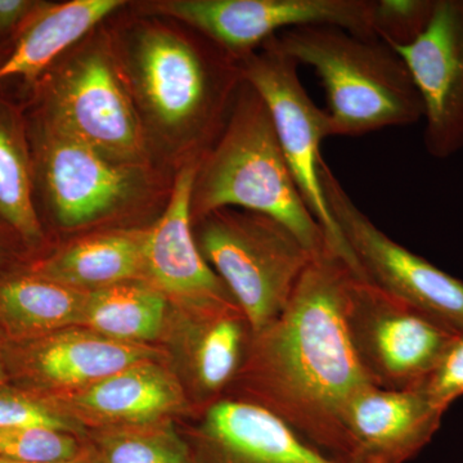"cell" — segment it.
I'll return each instance as SVG.
<instances>
[{"label":"cell","instance_id":"cell-19","mask_svg":"<svg viewBox=\"0 0 463 463\" xmlns=\"http://www.w3.org/2000/svg\"><path fill=\"white\" fill-rule=\"evenodd\" d=\"M146 240L147 230L90 234L36 261L30 272L85 292L143 281Z\"/></svg>","mask_w":463,"mask_h":463},{"label":"cell","instance_id":"cell-2","mask_svg":"<svg viewBox=\"0 0 463 463\" xmlns=\"http://www.w3.org/2000/svg\"><path fill=\"white\" fill-rule=\"evenodd\" d=\"M223 209L248 210L281 222L315 254L325 234L295 184L263 99L243 81L223 130L199 161L194 221Z\"/></svg>","mask_w":463,"mask_h":463},{"label":"cell","instance_id":"cell-25","mask_svg":"<svg viewBox=\"0 0 463 463\" xmlns=\"http://www.w3.org/2000/svg\"><path fill=\"white\" fill-rule=\"evenodd\" d=\"M83 440L70 432L47 428L0 430V459L17 463H62L75 459Z\"/></svg>","mask_w":463,"mask_h":463},{"label":"cell","instance_id":"cell-18","mask_svg":"<svg viewBox=\"0 0 463 463\" xmlns=\"http://www.w3.org/2000/svg\"><path fill=\"white\" fill-rule=\"evenodd\" d=\"M446 410L421 389L364 390L346 416L352 463H407L428 446Z\"/></svg>","mask_w":463,"mask_h":463},{"label":"cell","instance_id":"cell-28","mask_svg":"<svg viewBox=\"0 0 463 463\" xmlns=\"http://www.w3.org/2000/svg\"><path fill=\"white\" fill-rule=\"evenodd\" d=\"M443 410L463 395V334L457 335L435 370L420 388Z\"/></svg>","mask_w":463,"mask_h":463},{"label":"cell","instance_id":"cell-9","mask_svg":"<svg viewBox=\"0 0 463 463\" xmlns=\"http://www.w3.org/2000/svg\"><path fill=\"white\" fill-rule=\"evenodd\" d=\"M33 184L57 223L80 228L123 210L141 191L136 166L116 163L33 114L27 123Z\"/></svg>","mask_w":463,"mask_h":463},{"label":"cell","instance_id":"cell-7","mask_svg":"<svg viewBox=\"0 0 463 463\" xmlns=\"http://www.w3.org/2000/svg\"><path fill=\"white\" fill-rule=\"evenodd\" d=\"M321 183L346 248L362 279L422 313L455 334H463V282L390 239L356 206L323 160Z\"/></svg>","mask_w":463,"mask_h":463},{"label":"cell","instance_id":"cell-31","mask_svg":"<svg viewBox=\"0 0 463 463\" xmlns=\"http://www.w3.org/2000/svg\"><path fill=\"white\" fill-rule=\"evenodd\" d=\"M81 440H83V439H81ZM0 463H17V462L7 461V459H0ZM62 463H99V461H97L96 457L93 456V453L90 452V448L85 446L84 441H83V450H81L80 455L76 457L75 459H72V461L62 462Z\"/></svg>","mask_w":463,"mask_h":463},{"label":"cell","instance_id":"cell-8","mask_svg":"<svg viewBox=\"0 0 463 463\" xmlns=\"http://www.w3.org/2000/svg\"><path fill=\"white\" fill-rule=\"evenodd\" d=\"M345 317L356 354L380 389L421 388L457 336L354 273L346 283Z\"/></svg>","mask_w":463,"mask_h":463},{"label":"cell","instance_id":"cell-6","mask_svg":"<svg viewBox=\"0 0 463 463\" xmlns=\"http://www.w3.org/2000/svg\"><path fill=\"white\" fill-rule=\"evenodd\" d=\"M274 38L240 61L243 80L254 88L269 109L295 184L322 228L328 251L361 277L328 209L321 183V146L332 137L330 118L310 99L298 76V63L279 50Z\"/></svg>","mask_w":463,"mask_h":463},{"label":"cell","instance_id":"cell-26","mask_svg":"<svg viewBox=\"0 0 463 463\" xmlns=\"http://www.w3.org/2000/svg\"><path fill=\"white\" fill-rule=\"evenodd\" d=\"M438 0H374V35L392 48L407 47L430 25Z\"/></svg>","mask_w":463,"mask_h":463},{"label":"cell","instance_id":"cell-3","mask_svg":"<svg viewBox=\"0 0 463 463\" xmlns=\"http://www.w3.org/2000/svg\"><path fill=\"white\" fill-rule=\"evenodd\" d=\"M279 50L315 70L327 99L332 137H359L423 118L421 97L403 58L379 38L331 25L277 35Z\"/></svg>","mask_w":463,"mask_h":463},{"label":"cell","instance_id":"cell-20","mask_svg":"<svg viewBox=\"0 0 463 463\" xmlns=\"http://www.w3.org/2000/svg\"><path fill=\"white\" fill-rule=\"evenodd\" d=\"M123 5L121 0L47 3L21 30L0 63V83L20 78L35 84L63 52Z\"/></svg>","mask_w":463,"mask_h":463},{"label":"cell","instance_id":"cell-32","mask_svg":"<svg viewBox=\"0 0 463 463\" xmlns=\"http://www.w3.org/2000/svg\"><path fill=\"white\" fill-rule=\"evenodd\" d=\"M11 50L12 47L7 50V47H2V45H0V63H2L3 61L8 57L9 52H11Z\"/></svg>","mask_w":463,"mask_h":463},{"label":"cell","instance_id":"cell-30","mask_svg":"<svg viewBox=\"0 0 463 463\" xmlns=\"http://www.w3.org/2000/svg\"><path fill=\"white\" fill-rule=\"evenodd\" d=\"M5 230L11 231V228L0 219V268H2L9 259V250L7 243H5V232H3Z\"/></svg>","mask_w":463,"mask_h":463},{"label":"cell","instance_id":"cell-4","mask_svg":"<svg viewBox=\"0 0 463 463\" xmlns=\"http://www.w3.org/2000/svg\"><path fill=\"white\" fill-rule=\"evenodd\" d=\"M201 255L227 286L252 334L288 306L292 292L318 254L270 216L223 209L196 219Z\"/></svg>","mask_w":463,"mask_h":463},{"label":"cell","instance_id":"cell-5","mask_svg":"<svg viewBox=\"0 0 463 463\" xmlns=\"http://www.w3.org/2000/svg\"><path fill=\"white\" fill-rule=\"evenodd\" d=\"M134 67L139 93L157 123L210 147L245 81L240 61L227 52L215 56L163 29L139 36Z\"/></svg>","mask_w":463,"mask_h":463},{"label":"cell","instance_id":"cell-27","mask_svg":"<svg viewBox=\"0 0 463 463\" xmlns=\"http://www.w3.org/2000/svg\"><path fill=\"white\" fill-rule=\"evenodd\" d=\"M47 428L83 439L87 431L35 395L0 392V430Z\"/></svg>","mask_w":463,"mask_h":463},{"label":"cell","instance_id":"cell-11","mask_svg":"<svg viewBox=\"0 0 463 463\" xmlns=\"http://www.w3.org/2000/svg\"><path fill=\"white\" fill-rule=\"evenodd\" d=\"M373 7L374 0H165L152 5L239 61L295 27L331 25L376 38Z\"/></svg>","mask_w":463,"mask_h":463},{"label":"cell","instance_id":"cell-1","mask_svg":"<svg viewBox=\"0 0 463 463\" xmlns=\"http://www.w3.org/2000/svg\"><path fill=\"white\" fill-rule=\"evenodd\" d=\"M350 273L328 250L317 255L281 315L250 337L223 398L259 405L322 452L352 463L347 411L374 385L347 327Z\"/></svg>","mask_w":463,"mask_h":463},{"label":"cell","instance_id":"cell-22","mask_svg":"<svg viewBox=\"0 0 463 463\" xmlns=\"http://www.w3.org/2000/svg\"><path fill=\"white\" fill-rule=\"evenodd\" d=\"M0 219L26 245H42L27 121L5 99H0Z\"/></svg>","mask_w":463,"mask_h":463},{"label":"cell","instance_id":"cell-23","mask_svg":"<svg viewBox=\"0 0 463 463\" xmlns=\"http://www.w3.org/2000/svg\"><path fill=\"white\" fill-rule=\"evenodd\" d=\"M169 300L145 281L87 292L80 327L121 343L155 345L165 328Z\"/></svg>","mask_w":463,"mask_h":463},{"label":"cell","instance_id":"cell-33","mask_svg":"<svg viewBox=\"0 0 463 463\" xmlns=\"http://www.w3.org/2000/svg\"><path fill=\"white\" fill-rule=\"evenodd\" d=\"M5 379V361H3L2 356H0V383Z\"/></svg>","mask_w":463,"mask_h":463},{"label":"cell","instance_id":"cell-15","mask_svg":"<svg viewBox=\"0 0 463 463\" xmlns=\"http://www.w3.org/2000/svg\"><path fill=\"white\" fill-rule=\"evenodd\" d=\"M41 399L85 431L174 421L194 413L165 359L138 362L83 389Z\"/></svg>","mask_w":463,"mask_h":463},{"label":"cell","instance_id":"cell-29","mask_svg":"<svg viewBox=\"0 0 463 463\" xmlns=\"http://www.w3.org/2000/svg\"><path fill=\"white\" fill-rule=\"evenodd\" d=\"M47 2L39 0H0V39H16L21 30Z\"/></svg>","mask_w":463,"mask_h":463},{"label":"cell","instance_id":"cell-13","mask_svg":"<svg viewBox=\"0 0 463 463\" xmlns=\"http://www.w3.org/2000/svg\"><path fill=\"white\" fill-rule=\"evenodd\" d=\"M394 50L421 97L426 151L439 160L458 154L463 149V0H438L426 32Z\"/></svg>","mask_w":463,"mask_h":463},{"label":"cell","instance_id":"cell-21","mask_svg":"<svg viewBox=\"0 0 463 463\" xmlns=\"http://www.w3.org/2000/svg\"><path fill=\"white\" fill-rule=\"evenodd\" d=\"M87 292L44 277L16 274L0 279V326L20 340L80 327Z\"/></svg>","mask_w":463,"mask_h":463},{"label":"cell","instance_id":"cell-12","mask_svg":"<svg viewBox=\"0 0 463 463\" xmlns=\"http://www.w3.org/2000/svg\"><path fill=\"white\" fill-rule=\"evenodd\" d=\"M250 337L249 323L236 304L169 307L160 341L194 412L224 397L239 373Z\"/></svg>","mask_w":463,"mask_h":463},{"label":"cell","instance_id":"cell-17","mask_svg":"<svg viewBox=\"0 0 463 463\" xmlns=\"http://www.w3.org/2000/svg\"><path fill=\"white\" fill-rule=\"evenodd\" d=\"M148 359L166 361V354L163 347L121 343L79 326L21 340L12 353L14 370L41 398L76 392Z\"/></svg>","mask_w":463,"mask_h":463},{"label":"cell","instance_id":"cell-14","mask_svg":"<svg viewBox=\"0 0 463 463\" xmlns=\"http://www.w3.org/2000/svg\"><path fill=\"white\" fill-rule=\"evenodd\" d=\"M181 430L191 463H349L307 443L279 417L222 398L192 414Z\"/></svg>","mask_w":463,"mask_h":463},{"label":"cell","instance_id":"cell-16","mask_svg":"<svg viewBox=\"0 0 463 463\" xmlns=\"http://www.w3.org/2000/svg\"><path fill=\"white\" fill-rule=\"evenodd\" d=\"M197 165L187 164L179 172L165 213L148 228L143 268V281L160 291L170 306L184 309L236 304L194 239L192 194Z\"/></svg>","mask_w":463,"mask_h":463},{"label":"cell","instance_id":"cell-10","mask_svg":"<svg viewBox=\"0 0 463 463\" xmlns=\"http://www.w3.org/2000/svg\"><path fill=\"white\" fill-rule=\"evenodd\" d=\"M41 116L116 163L136 166L145 156L138 115L112 61L90 51L39 90Z\"/></svg>","mask_w":463,"mask_h":463},{"label":"cell","instance_id":"cell-24","mask_svg":"<svg viewBox=\"0 0 463 463\" xmlns=\"http://www.w3.org/2000/svg\"><path fill=\"white\" fill-rule=\"evenodd\" d=\"M83 441L99 463H191L175 421L87 430Z\"/></svg>","mask_w":463,"mask_h":463}]
</instances>
